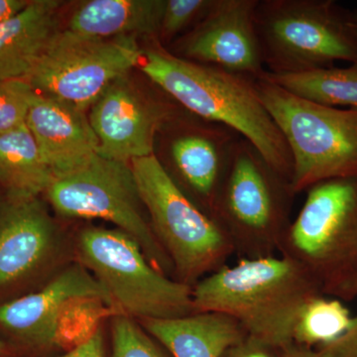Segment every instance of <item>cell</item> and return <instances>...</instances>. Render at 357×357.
I'll return each instance as SVG.
<instances>
[{
  "instance_id": "cell-20",
  "label": "cell",
  "mask_w": 357,
  "mask_h": 357,
  "mask_svg": "<svg viewBox=\"0 0 357 357\" xmlns=\"http://www.w3.org/2000/svg\"><path fill=\"white\" fill-rule=\"evenodd\" d=\"M54 181L55 176L26 123L0 134V183L11 199H36Z\"/></svg>"
},
{
  "instance_id": "cell-14",
  "label": "cell",
  "mask_w": 357,
  "mask_h": 357,
  "mask_svg": "<svg viewBox=\"0 0 357 357\" xmlns=\"http://www.w3.org/2000/svg\"><path fill=\"white\" fill-rule=\"evenodd\" d=\"M26 126L56 178L74 172L98 155L86 112L35 91Z\"/></svg>"
},
{
  "instance_id": "cell-25",
  "label": "cell",
  "mask_w": 357,
  "mask_h": 357,
  "mask_svg": "<svg viewBox=\"0 0 357 357\" xmlns=\"http://www.w3.org/2000/svg\"><path fill=\"white\" fill-rule=\"evenodd\" d=\"M215 0H165L158 39L172 41L181 33L196 26L208 14Z\"/></svg>"
},
{
  "instance_id": "cell-33",
  "label": "cell",
  "mask_w": 357,
  "mask_h": 357,
  "mask_svg": "<svg viewBox=\"0 0 357 357\" xmlns=\"http://www.w3.org/2000/svg\"><path fill=\"white\" fill-rule=\"evenodd\" d=\"M6 354V345L3 342L0 340V357L3 356Z\"/></svg>"
},
{
  "instance_id": "cell-18",
  "label": "cell",
  "mask_w": 357,
  "mask_h": 357,
  "mask_svg": "<svg viewBox=\"0 0 357 357\" xmlns=\"http://www.w3.org/2000/svg\"><path fill=\"white\" fill-rule=\"evenodd\" d=\"M57 0L29 1L0 24V79H25L58 29Z\"/></svg>"
},
{
  "instance_id": "cell-15",
  "label": "cell",
  "mask_w": 357,
  "mask_h": 357,
  "mask_svg": "<svg viewBox=\"0 0 357 357\" xmlns=\"http://www.w3.org/2000/svg\"><path fill=\"white\" fill-rule=\"evenodd\" d=\"M86 296L102 298L117 311L102 284L83 265H76L65 269L39 292L0 305V326L30 344L46 345L52 321L66 303Z\"/></svg>"
},
{
  "instance_id": "cell-13",
  "label": "cell",
  "mask_w": 357,
  "mask_h": 357,
  "mask_svg": "<svg viewBox=\"0 0 357 357\" xmlns=\"http://www.w3.org/2000/svg\"><path fill=\"white\" fill-rule=\"evenodd\" d=\"M174 114L167 100L134 89L126 76L116 79L91 107L98 155L124 163L154 155L160 129Z\"/></svg>"
},
{
  "instance_id": "cell-22",
  "label": "cell",
  "mask_w": 357,
  "mask_h": 357,
  "mask_svg": "<svg viewBox=\"0 0 357 357\" xmlns=\"http://www.w3.org/2000/svg\"><path fill=\"white\" fill-rule=\"evenodd\" d=\"M119 314L102 298L93 296L74 298L66 303L52 321L46 345H55L70 351L93 337L100 330V324L107 317Z\"/></svg>"
},
{
  "instance_id": "cell-29",
  "label": "cell",
  "mask_w": 357,
  "mask_h": 357,
  "mask_svg": "<svg viewBox=\"0 0 357 357\" xmlns=\"http://www.w3.org/2000/svg\"><path fill=\"white\" fill-rule=\"evenodd\" d=\"M61 357H105L102 328L88 342L75 347Z\"/></svg>"
},
{
  "instance_id": "cell-16",
  "label": "cell",
  "mask_w": 357,
  "mask_h": 357,
  "mask_svg": "<svg viewBox=\"0 0 357 357\" xmlns=\"http://www.w3.org/2000/svg\"><path fill=\"white\" fill-rule=\"evenodd\" d=\"M55 248V227L37 199H13L0 215V288L36 271Z\"/></svg>"
},
{
  "instance_id": "cell-19",
  "label": "cell",
  "mask_w": 357,
  "mask_h": 357,
  "mask_svg": "<svg viewBox=\"0 0 357 357\" xmlns=\"http://www.w3.org/2000/svg\"><path fill=\"white\" fill-rule=\"evenodd\" d=\"M164 6L165 0H91L73 13L66 30L88 38L157 40Z\"/></svg>"
},
{
  "instance_id": "cell-1",
  "label": "cell",
  "mask_w": 357,
  "mask_h": 357,
  "mask_svg": "<svg viewBox=\"0 0 357 357\" xmlns=\"http://www.w3.org/2000/svg\"><path fill=\"white\" fill-rule=\"evenodd\" d=\"M195 312H222L236 319L248 337L280 351L307 303L323 295L297 263L280 255L239 259L192 286Z\"/></svg>"
},
{
  "instance_id": "cell-23",
  "label": "cell",
  "mask_w": 357,
  "mask_h": 357,
  "mask_svg": "<svg viewBox=\"0 0 357 357\" xmlns=\"http://www.w3.org/2000/svg\"><path fill=\"white\" fill-rule=\"evenodd\" d=\"M351 312L342 301L317 296L303 310L293 333V344L318 349L344 335L351 325Z\"/></svg>"
},
{
  "instance_id": "cell-11",
  "label": "cell",
  "mask_w": 357,
  "mask_h": 357,
  "mask_svg": "<svg viewBox=\"0 0 357 357\" xmlns=\"http://www.w3.org/2000/svg\"><path fill=\"white\" fill-rule=\"evenodd\" d=\"M173 116L163 126L171 132L165 145L168 166L163 168L181 191L211 218L234 151L243 137L225 124L195 114L194 121L187 126H175Z\"/></svg>"
},
{
  "instance_id": "cell-5",
  "label": "cell",
  "mask_w": 357,
  "mask_h": 357,
  "mask_svg": "<svg viewBox=\"0 0 357 357\" xmlns=\"http://www.w3.org/2000/svg\"><path fill=\"white\" fill-rule=\"evenodd\" d=\"M290 181L276 172L249 141L237 144L211 218L239 259L277 255L294 198Z\"/></svg>"
},
{
  "instance_id": "cell-30",
  "label": "cell",
  "mask_w": 357,
  "mask_h": 357,
  "mask_svg": "<svg viewBox=\"0 0 357 357\" xmlns=\"http://www.w3.org/2000/svg\"><path fill=\"white\" fill-rule=\"evenodd\" d=\"M28 3L24 0H0V24L20 13Z\"/></svg>"
},
{
  "instance_id": "cell-7",
  "label": "cell",
  "mask_w": 357,
  "mask_h": 357,
  "mask_svg": "<svg viewBox=\"0 0 357 357\" xmlns=\"http://www.w3.org/2000/svg\"><path fill=\"white\" fill-rule=\"evenodd\" d=\"M130 166L152 229L172 262L176 280L192 287L227 265L234 255L229 237L181 191L155 154L132 160Z\"/></svg>"
},
{
  "instance_id": "cell-9",
  "label": "cell",
  "mask_w": 357,
  "mask_h": 357,
  "mask_svg": "<svg viewBox=\"0 0 357 357\" xmlns=\"http://www.w3.org/2000/svg\"><path fill=\"white\" fill-rule=\"evenodd\" d=\"M45 194L61 215L114 223L139 243L152 266L167 276L174 275L172 262L143 213L130 163L96 155L74 172L56 178Z\"/></svg>"
},
{
  "instance_id": "cell-4",
  "label": "cell",
  "mask_w": 357,
  "mask_h": 357,
  "mask_svg": "<svg viewBox=\"0 0 357 357\" xmlns=\"http://www.w3.org/2000/svg\"><path fill=\"white\" fill-rule=\"evenodd\" d=\"M255 86L290 150L294 194L357 176V109L317 105L262 77Z\"/></svg>"
},
{
  "instance_id": "cell-28",
  "label": "cell",
  "mask_w": 357,
  "mask_h": 357,
  "mask_svg": "<svg viewBox=\"0 0 357 357\" xmlns=\"http://www.w3.org/2000/svg\"><path fill=\"white\" fill-rule=\"evenodd\" d=\"M222 357H279V351L248 337L230 347Z\"/></svg>"
},
{
  "instance_id": "cell-26",
  "label": "cell",
  "mask_w": 357,
  "mask_h": 357,
  "mask_svg": "<svg viewBox=\"0 0 357 357\" xmlns=\"http://www.w3.org/2000/svg\"><path fill=\"white\" fill-rule=\"evenodd\" d=\"M34 93L24 79H0V134L26 123Z\"/></svg>"
},
{
  "instance_id": "cell-2",
  "label": "cell",
  "mask_w": 357,
  "mask_h": 357,
  "mask_svg": "<svg viewBox=\"0 0 357 357\" xmlns=\"http://www.w3.org/2000/svg\"><path fill=\"white\" fill-rule=\"evenodd\" d=\"M152 44L142 49L143 74L183 109L241 134L291 183L290 150L256 93L255 79L178 58L157 40Z\"/></svg>"
},
{
  "instance_id": "cell-6",
  "label": "cell",
  "mask_w": 357,
  "mask_h": 357,
  "mask_svg": "<svg viewBox=\"0 0 357 357\" xmlns=\"http://www.w3.org/2000/svg\"><path fill=\"white\" fill-rule=\"evenodd\" d=\"M351 11L333 0H258L256 32L266 72L292 74L357 64Z\"/></svg>"
},
{
  "instance_id": "cell-32",
  "label": "cell",
  "mask_w": 357,
  "mask_h": 357,
  "mask_svg": "<svg viewBox=\"0 0 357 357\" xmlns=\"http://www.w3.org/2000/svg\"><path fill=\"white\" fill-rule=\"evenodd\" d=\"M349 25H351V30L357 38V13H352L351 11V17H349Z\"/></svg>"
},
{
  "instance_id": "cell-12",
  "label": "cell",
  "mask_w": 357,
  "mask_h": 357,
  "mask_svg": "<svg viewBox=\"0 0 357 357\" xmlns=\"http://www.w3.org/2000/svg\"><path fill=\"white\" fill-rule=\"evenodd\" d=\"M258 0H215L208 14L170 52L190 62L259 79L266 73L256 32Z\"/></svg>"
},
{
  "instance_id": "cell-10",
  "label": "cell",
  "mask_w": 357,
  "mask_h": 357,
  "mask_svg": "<svg viewBox=\"0 0 357 357\" xmlns=\"http://www.w3.org/2000/svg\"><path fill=\"white\" fill-rule=\"evenodd\" d=\"M137 37L88 38L59 31L24 81L34 91L86 112L110 84L139 65Z\"/></svg>"
},
{
  "instance_id": "cell-17",
  "label": "cell",
  "mask_w": 357,
  "mask_h": 357,
  "mask_svg": "<svg viewBox=\"0 0 357 357\" xmlns=\"http://www.w3.org/2000/svg\"><path fill=\"white\" fill-rule=\"evenodd\" d=\"M140 325L174 357H222L248 338L241 324L217 312L174 319H140Z\"/></svg>"
},
{
  "instance_id": "cell-8",
  "label": "cell",
  "mask_w": 357,
  "mask_h": 357,
  "mask_svg": "<svg viewBox=\"0 0 357 357\" xmlns=\"http://www.w3.org/2000/svg\"><path fill=\"white\" fill-rule=\"evenodd\" d=\"M77 248L83 266L107 290L119 314L139 321L194 314L192 287L152 266L126 232L84 229Z\"/></svg>"
},
{
  "instance_id": "cell-24",
  "label": "cell",
  "mask_w": 357,
  "mask_h": 357,
  "mask_svg": "<svg viewBox=\"0 0 357 357\" xmlns=\"http://www.w3.org/2000/svg\"><path fill=\"white\" fill-rule=\"evenodd\" d=\"M112 357H167L151 335L130 317L112 321Z\"/></svg>"
},
{
  "instance_id": "cell-3",
  "label": "cell",
  "mask_w": 357,
  "mask_h": 357,
  "mask_svg": "<svg viewBox=\"0 0 357 357\" xmlns=\"http://www.w3.org/2000/svg\"><path fill=\"white\" fill-rule=\"evenodd\" d=\"M278 255L300 265L326 297L357 296V176L332 178L307 190Z\"/></svg>"
},
{
  "instance_id": "cell-21",
  "label": "cell",
  "mask_w": 357,
  "mask_h": 357,
  "mask_svg": "<svg viewBox=\"0 0 357 357\" xmlns=\"http://www.w3.org/2000/svg\"><path fill=\"white\" fill-rule=\"evenodd\" d=\"M262 77L289 93L325 107L357 109V64L292 74L265 73Z\"/></svg>"
},
{
  "instance_id": "cell-27",
  "label": "cell",
  "mask_w": 357,
  "mask_h": 357,
  "mask_svg": "<svg viewBox=\"0 0 357 357\" xmlns=\"http://www.w3.org/2000/svg\"><path fill=\"white\" fill-rule=\"evenodd\" d=\"M316 351L321 357H357V314L344 335Z\"/></svg>"
},
{
  "instance_id": "cell-31",
  "label": "cell",
  "mask_w": 357,
  "mask_h": 357,
  "mask_svg": "<svg viewBox=\"0 0 357 357\" xmlns=\"http://www.w3.org/2000/svg\"><path fill=\"white\" fill-rule=\"evenodd\" d=\"M279 357H321V356L316 349L291 344L279 351Z\"/></svg>"
}]
</instances>
